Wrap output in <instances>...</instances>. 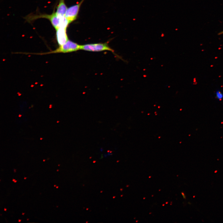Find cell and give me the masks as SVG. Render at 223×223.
I'll list each match as a JSON object with an SVG mask.
<instances>
[{"instance_id": "6da1fadb", "label": "cell", "mask_w": 223, "mask_h": 223, "mask_svg": "<svg viewBox=\"0 0 223 223\" xmlns=\"http://www.w3.org/2000/svg\"><path fill=\"white\" fill-rule=\"evenodd\" d=\"M41 18L49 20L56 30L61 27L67 28L70 23L65 15H58L56 12H53L50 15H36L33 16L34 20Z\"/></svg>"}, {"instance_id": "7a4b0ae2", "label": "cell", "mask_w": 223, "mask_h": 223, "mask_svg": "<svg viewBox=\"0 0 223 223\" xmlns=\"http://www.w3.org/2000/svg\"><path fill=\"white\" fill-rule=\"evenodd\" d=\"M81 45L68 40L64 44L59 46L55 50L43 53H34L38 55H46L53 53H67L76 51L80 50Z\"/></svg>"}, {"instance_id": "3957f363", "label": "cell", "mask_w": 223, "mask_h": 223, "mask_svg": "<svg viewBox=\"0 0 223 223\" xmlns=\"http://www.w3.org/2000/svg\"><path fill=\"white\" fill-rule=\"evenodd\" d=\"M80 50L90 51H100L103 50H109L113 52L107 43H99L87 44L81 45Z\"/></svg>"}, {"instance_id": "277c9868", "label": "cell", "mask_w": 223, "mask_h": 223, "mask_svg": "<svg viewBox=\"0 0 223 223\" xmlns=\"http://www.w3.org/2000/svg\"><path fill=\"white\" fill-rule=\"evenodd\" d=\"M84 0L67 8L65 16L70 23L75 20L78 15L80 6Z\"/></svg>"}, {"instance_id": "5b68a950", "label": "cell", "mask_w": 223, "mask_h": 223, "mask_svg": "<svg viewBox=\"0 0 223 223\" xmlns=\"http://www.w3.org/2000/svg\"><path fill=\"white\" fill-rule=\"evenodd\" d=\"M66 29L61 27L56 30L57 41L59 46L64 44L68 40Z\"/></svg>"}, {"instance_id": "8992f818", "label": "cell", "mask_w": 223, "mask_h": 223, "mask_svg": "<svg viewBox=\"0 0 223 223\" xmlns=\"http://www.w3.org/2000/svg\"><path fill=\"white\" fill-rule=\"evenodd\" d=\"M64 0H59L56 13L58 15L64 16L67 10Z\"/></svg>"}, {"instance_id": "52a82bcc", "label": "cell", "mask_w": 223, "mask_h": 223, "mask_svg": "<svg viewBox=\"0 0 223 223\" xmlns=\"http://www.w3.org/2000/svg\"><path fill=\"white\" fill-rule=\"evenodd\" d=\"M216 97L218 100H221L223 99V94L219 90H217L215 92Z\"/></svg>"}, {"instance_id": "ba28073f", "label": "cell", "mask_w": 223, "mask_h": 223, "mask_svg": "<svg viewBox=\"0 0 223 223\" xmlns=\"http://www.w3.org/2000/svg\"><path fill=\"white\" fill-rule=\"evenodd\" d=\"M112 154V153H110V152H109L107 154H105L104 155V157H107V156L111 155Z\"/></svg>"}, {"instance_id": "9c48e42d", "label": "cell", "mask_w": 223, "mask_h": 223, "mask_svg": "<svg viewBox=\"0 0 223 223\" xmlns=\"http://www.w3.org/2000/svg\"><path fill=\"white\" fill-rule=\"evenodd\" d=\"M181 194L182 195L183 197V198L186 199V196H185L184 194V193H182Z\"/></svg>"}, {"instance_id": "30bf717a", "label": "cell", "mask_w": 223, "mask_h": 223, "mask_svg": "<svg viewBox=\"0 0 223 223\" xmlns=\"http://www.w3.org/2000/svg\"><path fill=\"white\" fill-rule=\"evenodd\" d=\"M223 33V32H221L219 33V34L220 35V34H222Z\"/></svg>"}, {"instance_id": "8fae6325", "label": "cell", "mask_w": 223, "mask_h": 223, "mask_svg": "<svg viewBox=\"0 0 223 223\" xmlns=\"http://www.w3.org/2000/svg\"><path fill=\"white\" fill-rule=\"evenodd\" d=\"M100 151L101 152L102 151H103V149L102 148H101L100 149Z\"/></svg>"}, {"instance_id": "7c38bea8", "label": "cell", "mask_w": 223, "mask_h": 223, "mask_svg": "<svg viewBox=\"0 0 223 223\" xmlns=\"http://www.w3.org/2000/svg\"><path fill=\"white\" fill-rule=\"evenodd\" d=\"M7 209L6 208H4V210L5 211H7Z\"/></svg>"}, {"instance_id": "4fadbf2b", "label": "cell", "mask_w": 223, "mask_h": 223, "mask_svg": "<svg viewBox=\"0 0 223 223\" xmlns=\"http://www.w3.org/2000/svg\"><path fill=\"white\" fill-rule=\"evenodd\" d=\"M21 221V220H20V219H19V221H19V222H20Z\"/></svg>"}, {"instance_id": "5bb4252c", "label": "cell", "mask_w": 223, "mask_h": 223, "mask_svg": "<svg viewBox=\"0 0 223 223\" xmlns=\"http://www.w3.org/2000/svg\"><path fill=\"white\" fill-rule=\"evenodd\" d=\"M15 180V179H13V180H12V181H14Z\"/></svg>"}, {"instance_id": "9a60e30c", "label": "cell", "mask_w": 223, "mask_h": 223, "mask_svg": "<svg viewBox=\"0 0 223 223\" xmlns=\"http://www.w3.org/2000/svg\"><path fill=\"white\" fill-rule=\"evenodd\" d=\"M17 181L15 180V181H14V182H15H15H17Z\"/></svg>"}, {"instance_id": "2e32d148", "label": "cell", "mask_w": 223, "mask_h": 223, "mask_svg": "<svg viewBox=\"0 0 223 223\" xmlns=\"http://www.w3.org/2000/svg\"><path fill=\"white\" fill-rule=\"evenodd\" d=\"M26 178H27V177H25L24 178V179H26Z\"/></svg>"}, {"instance_id": "e0dca14e", "label": "cell", "mask_w": 223, "mask_h": 223, "mask_svg": "<svg viewBox=\"0 0 223 223\" xmlns=\"http://www.w3.org/2000/svg\"><path fill=\"white\" fill-rule=\"evenodd\" d=\"M24 214H25V213H22V214L23 215H24Z\"/></svg>"}, {"instance_id": "ac0fdd59", "label": "cell", "mask_w": 223, "mask_h": 223, "mask_svg": "<svg viewBox=\"0 0 223 223\" xmlns=\"http://www.w3.org/2000/svg\"><path fill=\"white\" fill-rule=\"evenodd\" d=\"M56 188H58V186H57L56 187Z\"/></svg>"}, {"instance_id": "d6986e66", "label": "cell", "mask_w": 223, "mask_h": 223, "mask_svg": "<svg viewBox=\"0 0 223 223\" xmlns=\"http://www.w3.org/2000/svg\"><path fill=\"white\" fill-rule=\"evenodd\" d=\"M16 172V171H15V170L14 169V172Z\"/></svg>"}, {"instance_id": "ffe728a7", "label": "cell", "mask_w": 223, "mask_h": 223, "mask_svg": "<svg viewBox=\"0 0 223 223\" xmlns=\"http://www.w3.org/2000/svg\"><path fill=\"white\" fill-rule=\"evenodd\" d=\"M56 186V185H54V186Z\"/></svg>"}, {"instance_id": "44dd1931", "label": "cell", "mask_w": 223, "mask_h": 223, "mask_svg": "<svg viewBox=\"0 0 223 223\" xmlns=\"http://www.w3.org/2000/svg\"><path fill=\"white\" fill-rule=\"evenodd\" d=\"M28 220H29V219H27V220H28Z\"/></svg>"}, {"instance_id": "7402d4cb", "label": "cell", "mask_w": 223, "mask_h": 223, "mask_svg": "<svg viewBox=\"0 0 223 223\" xmlns=\"http://www.w3.org/2000/svg\"><path fill=\"white\" fill-rule=\"evenodd\" d=\"M45 161V160H43V161Z\"/></svg>"}, {"instance_id": "603a6c76", "label": "cell", "mask_w": 223, "mask_h": 223, "mask_svg": "<svg viewBox=\"0 0 223 223\" xmlns=\"http://www.w3.org/2000/svg\"><path fill=\"white\" fill-rule=\"evenodd\" d=\"M57 171H59V170H57Z\"/></svg>"}]
</instances>
